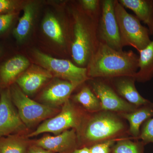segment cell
Listing matches in <instances>:
<instances>
[{
  "mask_svg": "<svg viewBox=\"0 0 153 153\" xmlns=\"http://www.w3.org/2000/svg\"><path fill=\"white\" fill-rule=\"evenodd\" d=\"M10 91L12 101L17 108L19 116L27 126H32L51 117L58 111L55 107L41 104L31 99L16 84L12 85Z\"/></svg>",
  "mask_w": 153,
  "mask_h": 153,
  "instance_id": "cell-5",
  "label": "cell"
},
{
  "mask_svg": "<svg viewBox=\"0 0 153 153\" xmlns=\"http://www.w3.org/2000/svg\"><path fill=\"white\" fill-rule=\"evenodd\" d=\"M16 2L11 0H0V15L13 13L16 9Z\"/></svg>",
  "mask_w": 153,
  "mask_h": 153,
  "instance_id": "cell-28",
  "label": "cell"
},
{
  "mask_svg": "<svg viewBox=\"0 0 153 153\" xmlns=\"http://www.w3.org/2000/svg\"><path fill=\"white\" fill-rule=\"evenodd\" d=\"M26 125L14 107L9 89L2 90L0 96V137L24 130Z\"/></svg>",
  "mask_w": 153,
  "mask_h": 153,
  "instance_id": "cell-10",
  "label": "cell"
},
{
  "mask_svg": "<svg viewBox=\"0 0 153 153\" xmlns=\"http://www.w3.org/2000/svg\"><path fill=\"white\" fill-rule=\"evenodd\" d=\"M122 121L110 111L95 113L82 123L78 133L85 142L96 144L114 139L124 131Z\"/></svg>",
  "mask_w": 153,
  "mask_h": 153,
  "instance_id": "cell-3",
  "label": "cell"
},
{
  "mask_svg": "<svg viewBox=\"0 0 153 153\" xmlns=\"http://www.w3.org/2000/svg\"><path fill=\"white\" fill-rule=\"evenodd\" d=\"M143 142H133L128 139L119 140L111 149L112 153H144Z\"/></svg>",
  "mask_w": 153,
  "mask_h": 153,
  "instance_id": "cell-23",
  "label": "cell"
},
{
  "mask_svg": "<svg viewBox=\"0 0 153 153\" xmlns=\"http://www.w3.org/2000/svg\"><path fill=\"white\" fill-rule=\"evenodd\" d=\"M44 33L52 41L60 45L65 44V37L59 21L52 15H47L42 25Z\"/></svg>",
  "mask_w": 153,
  "mask_h": 153,
  "instance_id": "cell-20",
  "label": "cell"
},
{
  "mask_svg": "<svg viewBox=\"0 0 153 153\" xmlns=\"http://www.w3.org/2000/svg\"><path fill=\"white\" fill-rule=\"evenodd\" d=\"M139 55L132 50H117L100 42L87 67L89 79H110L135 76L138 70Z\"/></svg>",
  "mask_w": 153,
  "mask_h": 153,
  "instance_id": "cell-1",
  "label": "cell"
},
{
  "mask_svg": "<svg viewBox=\"0 0 153 153\" xmlns=\"http://www.w3.org/2000/svg\"><path fill=\"white\" fill-rule=\"evenodd\" d=\"M125 8L131 10L151 33L153 21V0H118Z\"/></svg>",
  "mask_w": 153,
  "mask_h": 153,
  "instance_id": "cell-17",
  "label": "cell"
},
{
  "mask_svg": "<svg viewBox=\"0 0 153 153\" xmlns=\"http://www.w3.org/2000/svg\"><path fill=\"white\" fill-rule=\"evenodd\" d=\"M77 87L66 80H58L44 89L41 99L46 104L53 107L62 105L68 101L72 91Z\"/></svg>",
  "mask_w": 153,
  "mask_h": 153,
  "instance_id": "cell-14",
  "label": "cell"
},
{
  "mask_svg": "<svg viewBox=\"0 0 153 153\" xmlns=\"http://www.w3.org/2000/svg\"><path fill=\"white\" fill-rule=\"evenodd\" d=\"M74 100L79 102L88 111L98 112L102 110L101 103L91 88L84 86L78 93L73 97Z\"/></svg>",
  "mask_w": 153,
  "mask_h": 153,
  "instance_id": "cell-21",
  "label": "cell"
},
{
  "mask_svg": "<svg viewBox=\"0 0 153 153\" xmlns=\"http://www.w3.org/2000/svg\"><path fill=\"white\" fill-rule=\"evenodd\" d=\"M138 139L141 140L146 144L153 143V117L148 120L143 125Z\"/></svg>",
  "mask_w": 153,
  "mask_h": 153,
  "instance_id": "cell-24",
  "label": "cell"
},
{
  "mask_svg": "<svg viewBox=\"0 0 153 153\" xmlns=\"http://www.w3.org/2000/svg\"><path fill=\"white\" fill-rule=\"evenodd\" d=\"M108 79L117 93L130 104L140 107L150 102L139 93L135 85V76H121Z\"/></svg>",
  "mask_w": 153,
  "mask_h": 153,
  "instance_id": "cell-12",
  "label": "cell"
},
{
  "mask_svg": "<svg viewBox=\"0 0 153 153\" xmlns=\"http://www.w3.org/2000/svg\"><path fill=\"white\" fill-rule=\"evenodd\" d=\"M83 121L82 115L68 100L63 105L59 114L45 120L27 137L36 136L45 132L52 133L57 135L70 128L74 129L78 133Z\"/></svg>",
  "mask_w": 153,
  "mask_h": 153,
  "instance_id": "cell-7",
  "label": "cell"
},
{
  "mask_svg": "<svg viewBox=\"0 0 153 153\" xmlns=\"http://www.w3.org/2000/svg\"><path fill=\"white\" fill-rule=\"evenodd\" d=\"M3 53V49L2 47H1V45H0V57L1 56V55H2Z\"/></svg>",
  "mask_w": 153,
  "mask_h": 153,
  "instance_id": "cell-31",
  "label": "cell"
},
{
  "mask_svg": "<svg viewBox=\"0 0 153 153\" xmlns=\"http://www.w3.org/2000/svg\"><path fill=\"white\" fill-rule=\"evenodd\" d=\"M100 17L88 13L85 19L78 13L74 14L71 56L76 66L86 68L98 48L100 42L97 28Z\"/></svg>",
  "mask_w": 153,
  "mask_h": 153,
  "instance_id": "cell-2",
  "label": "cell"
},
{
  "mask_svg": "<svg viewBox=\"0 0 153 153\" xmlns=\"http://www.w3.org/2000/svg\"><path fill=\"white\" fill-rule=\"evenodd\" d=\"M35 7L34 4H29L24 8V13L19 19L16 27L14 29V36L17 41L21 42L27 38L33 25Z\"/></svg>",
  "mask_w": 153,
  "mask_h": 153,
  "instance_id": "cell-19",
  "label": "cell"
},
{
  "mask_svg": "<svg viewBox=\"0 0 153 153\" xmlns=\"http://www.w3.org/2000/svg\"><path fill=\"white\" fill-rule=\"evenodd\" d=\"M97 33L99 42L117 50H123L114 11V0L101 1Z\"/></svg>",
  "mask_w": 153,
  "mask_h": 153,
  "instance_id": "cell-8",
  "label": "cell"
},
{
  "mask_svg": "<svg viewBox=\"0 0 153 153\" xmlns=\"http://www.w3.org/2000/svg\"><path fill=\"white\" fill-rule=\"evenodd\" d=\"M29 60L22 55L10 58L0 66V80L2 84L8 85L30 66Z\"/></svg>",
  "mask_w": 153,
  "mask_h": 153,
  "instance_id": "cell-16",
  "label": "cell"
},
{
  "mask_svg": "<svg viewBox=\"0 0 153 153\" xmlns=\"http://www.w3.org/2000/svg\"><path fill=\"white\" fill-rule=\"evenodd\" d=\"M16 15L14 13L0 15V34L4 33L9 29Z\"/></svg>",
  "mask_w": 153,
  "mask_h": 153,
  "instance_id": "cell-27",
  "label": "cell"
},
{
  "mask_svg": "<svg viewBox=\"0 0 153 153\" xmlns=\"http://www.w3.org/2000/svg\"><path fill=\"white\" fill-rule=\"evenodd\" d=\"M72 153H91V152L90 149L85 147L81 149L74 150Z\"/></svg>",
  "mask_w": 153,
  "mask_h": 153,
  "instance_id": "cell-30",
  "label": "cell"
},
{
  "mask_svg": "<svg viewBox=\"0 0 153 153\" xmlns=\"http://www.w3.org/2000/svg\"><path fill=\"white\" fill-rule=\"evenodd\" d=\"M138 70L135 78L140 82H146L153 78V38L144 49L139 52Z\"/></svg>",
  "mask_w": 153,
  "mask_h": 153,
  "instance_id": "cell-18",
  "label": "cell"
},
{
  "mask_svg": "<svg viewBox=\"0 0 153 153\" xmlns=\"http://www.w3.org/2000/svg\"><path fill=\"white\" fill-rule=\"evenodd\" d=\"M90 79L91 88L99 100L102 110L123 113L132 112L138 107L121 98L108 82L107 79Z\"/></svg>",
  "mask_w": 153,
  "mask_h": 153,
  "instance_id": "cell-9",
  "label": "cell"
},
{
  "mask_svg": "<svg viewBox=\"0 0 153 153\" xmlns=\"http://www.w3.org/2000/svg\"><path fill=\"white\" fill-rule=\"evenodd\" d=\"M129 123V132L132 136L138 138L140 133L141 126L153 117V103L150 102L137 108L131 112L120 113Z\"/></svg>",
  "mask_w": 153,
  "mask_h": 153,
  "instance_id": "cell-15",
  "label": "cell"
},
{
  "mask_svg": "<svg viewBox=\"0 0 153 153\" xmlns=\"http://www.w3.org/2000/svg\"><path fill=\"white\" fill-rule=\"evenodd\" d=\"M80 3L83 10L96 16H100L101 1L82 0L80 1Z\"/></svg>",
  "mask_w": 153,
  "mask_h": 153,
  "instance_id": "cell-25",
  "label": "cell"
},
{
  "mask_svg": "<svg viewBox=\"0 0 153 153\" xmlns=\"http://www.w3.org/2000/svg\"><path fill=\"white\" fill-rule=\"evenodd\" d=\"M34 54L36 60L44 68L63 80L78 86L89 79L86 68L79 67L68 60L54 58L37 49Z\"/></svg>",
  "mask_w": 153,
  "mask_h": 153,
  "instance_id": "cell-6",
  "label": "cell"
},
{
  "mask_svg": "<svg viewBox=\"0 0 153 153\" xmlns=\"http://www.w3.org/2000/svg\"><path fill=\"white\" fill-rule=\"evenodd\" d=\"M116 141L115 139H112L94 145L89 149L91 153H110Z\"/></svg>",
  "mask_w": 153,
  "mask_h": 153,
  "instance_id": "cell-26",
  "label": "cell"
},
{
  "mask_svg": "<svg viewBox=\"0 0 153 153\" xmlns=\"http://www.w3.org/2000/svg\"><path fill=\"white\" fill-rule=\"evenodd\" d=\"M76 130L71 129L55 136H46L36 141L35 145L54 153H68L76 146Z\"/></svg>",
  "mask_w": 153,
  "mask_h": 153,
  "instance_id": "cell-11",
  "label": "cell"
},
{
  "mask_svg": "<svg viewBox=\"0 0 153 153\" xmlns=\"http://www.w3.org/2000/svg\"><path fill=\"white\" fill-rule=\"evenodd\" d=\"M27 141L21 137L0 139V153H27Z\"/></svg>",
  "mask_w": 153,
  "mask_h": 153,
  "instance_id": "cell-22",
  "label": "cell"
},
{
  "mask_svg": "<svg viewBox=\"0 0 153 153\" xmlns=\"http://www.w3.org/2000/svg\"><path fill=\"white\" fill-rule=\"evenodd\" d=\"M114 11L123 47H134L138 52L146 48L152 41L149 29L128 13L118 0H114Z\"/></svg>",
  "mask_w": 153,
  "mask_h": 153,
  "instance_id": "cell-4",
  "label": "cell"
},
{
  "mask_svg": "<svg viewBox=\"0 0 153 153\" xmlns=\"http://www.w3.org/2000/svg\"><path fill=\"white\" fill-rule=\"evenodd\" d=\"M52 76V73L45 68L33 66L18 77L16 82L24 93L30 95L35 93Z\"/></svg>",
  "mask_w": 153,
  "mask_h": 153,
  "instance_id": "cell-13",
  "label": "cell"
},
{
  "mask_svg": "<svg viewBox=\"0 0 153 153\" xmlns=\"http://www.w3.org/2000/svg\"><path fill=\"white\" fill-rule=\"evenodd\" d=\"M27 153H54L51 151L47 150L43 148L36 146H32L28 149Z\"/></svg>",
  "mask_w": 153,
  "mask_h": 153,
  "instance_id": "cell-29",
  "label": "cell"
},
{
  "mask_svg": "<svg viewBox=\"0 0 153 153\" xmlns=\"http://www.w3.org/2000/svg\"><path fill=\"white\" fill-rule=\"evenodd\" d=\"M151 35H153V21L152 22V32H151Z\"/></svg>",
  "mask_w": 153,
  "mask_h": 153,
  "instance_id": "cell-32",
  "label": "cell"
}]
</instances>
